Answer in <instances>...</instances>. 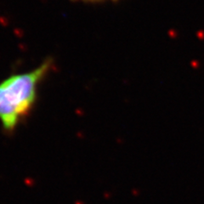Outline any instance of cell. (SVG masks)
I'll return each instance as SVG.
<instances>
[{
	"label": "cell",
	"instance_id": "cell-1",
	"mask_svg": "<svg viewBox=\"0 0 204 204\" xmlns=\"http://www.w3.org/2000/svg\"><path fill=\"white\" fill-rule=\"evenodd\" d=\"M52 68L47 60L30 71L11 75L0 82V122L12 133L33 109L38 87Z\"/></svg>",
	"mask_w": 204,
	"mask_h": 204
},
{
	"label": "cell",
	"instance_id": "cell-2",
	"mask_svg": "<svg viewBox=\"0 0 204 204\" xmlns=\"http://www.w3.org/2000/svg\"><path fill=\"white\" fill-rule=\"evenodd\" d=\"M78 1V0H76ZM79 1H99V0H79Z\"/></svg>",
	"mask_w": 204,
	"mask_h": 204
}]
</instances>
